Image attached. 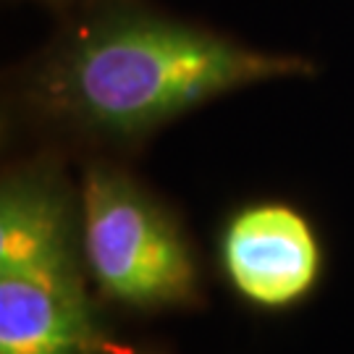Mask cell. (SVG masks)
I'll use <instances>...</instances> for the list:
<instances>
[{"mask_svg": "<svg viewBox=\"0 0 354 354\" xmlns=\"http://www.w3.org/2000/svg\"><path fill=\"white\" fill-rule=\"evenodd\" d=\"M313 61L129 3H102L26 66L19 100L48 129L140 145L205 102L313 74Z\"/></svg>", "mask_w": 354, "mask_h": 354, "instance_id": "1", "label": "cell"}, {"mask_svg": "<svg viewBox=\"0 0 354 354\" xmlns=\"http://www.w3.org/2000/svg\"><path fill=\"white\" fill-rule=\"evenodd\" d=\"M79 187L50 155L0 184V354H129L89 294Z\"/></svg>", "mask_w": 354, "mask_h": 354, "instance_id": "2", "label": "cell"}, {"mask_svg": "<svg viewBox=\"0 0 354 354\" xmlns=\"http://www.w3.org/2000/svg\"><path fill=\"white\" fill-rule=\"evenodd\" d=\"M79 210L89 279L105 299L145 313L200 304V270L184 228L129 171L92 160L79 181Z\"/></svg>", "mask_w": 354, "mask_h": 354, "instance_id": "3", "label": "cell"}, {"mask_svg": "<svg viewBox=\"0 0 354 354\" xmlns=\"http://www.w3.org/2000/svg\"><path fill=\"white\" fill-rule=\"evenodd\" d=\"M221 263L247 302L281 310L304 299L320 276L323 252L310 221L283 203L250 205L221 236Z\"/></svg>", "mask_w": 354, "mask_h": 354, "instance_id": "4", "label": "cell"}, {"mask_svg": "<svg viewBox=\"0 0 354 354\" xmlns=\"http://www.w3.org/2000/svg\"><path fill=\"white\" fill-rule=\"evenodd\" d=\"M53 8H95L102 3H111V0H42Z\"/></svg>", "mask_w": 354, "mask_h": 354, "instance_id": "5", "label": "cell"}]
</instances>
